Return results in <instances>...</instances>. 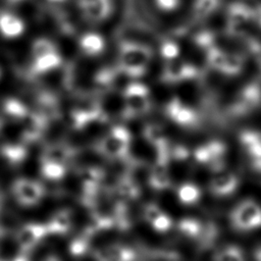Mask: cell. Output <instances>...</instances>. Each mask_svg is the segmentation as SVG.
Returning <instances> with one entry per match:
<instances>
[{
	"label": "cell",
	"mask_w": 261,
	"mask_h": 261,
	"mask_svg": "<svg viewBox=\"0 0 261 261\" xmlns=\"http://www.w3.org/2000/svg\"><path fill=\"white\" fill-rule=\"evenodd\" d=\"M47 231V227L44 225H24L17 233V243L21 249L28 250L35 246L45 236Z\"/></svg>",
	"instance_id": "cell-7"
},
{
	"label": "cell",
	"mask_w": 261,
	"mask_h": 261,
	"mask_svg": "<svg viewBox=\"0 0 261 261\" xmlns=\"http://www.w3.org/2000/svg\"><path fill=\"white\" fill-rule=\"evenodd\" d=\"M243 65H244V59L241 55L234 54V53H226L225 61H224L221 72L228 75H234L242 70Z\"/></svg>",
	"instance_id": "cell-16"
},
{
	"label": "cell",
	"mask_w": 261,
	"mask_h": 261,
	"mask_svg": "<svg viewBox=\"0 0 261 261\" xmlns=\"http://www.w3.org/2000/svg\"><path fill=\"white\" fill-rule=\"evenodd\" d=\"M228 31L236 36H241L244 33L245 27L254 16V10L242 3H232L228 7Z\"/></svg>",
	"instance_id": "cell-2"
},
{
	"label": "cell",
	"mask_w": 261,
	"mask_h": 261,
	"mask_svg": "<svg viewBox=\"0 0 261 261\" xmlns=\"http://www.w3.org/2000/svg\"><path fill=\"white\" fill-rule=\"evenodd\" d=\"M43 173H44L45 177H47V178L57 179V178H61L62 177V175L64 173V169L57 162L49 161V162H47L44 165Z\"/></svg>",
	"instance_id": "cell-20"
},
{
	"label": "cell",
	"mask_w": 261,
	"mask_h": 261,
	"mask_svg": "<svg viewBox=\"0 0 261 261\" xmlns=\"http://www.w3.org/2000/svg\"><path fill=\"white\" fill-rule=\"evenodd\" d=\"M134 253L127 248L119 245H112L98 250V261H132Z\"/></svg>",
	"instance_id": "cell-10"
},
{
	"label": "cell",
	"mask_w": 261,
	"mask_h": 261,
	"mask_svg": "<svg viewBox=\"0 0 261 261\" xmlns=\"http://www.w3.org/2000/svg\"><path fill=\"white\" fill-rule=\"evenodd\" d=\"M169 116L178 124L189 125L196 119V114L193 109L184 105L178 98H174L168 105Z\"/></svg>",
	"instance_id": "cell-8"
},
{
	"label": "cell",
	"mask_w": 261,
	"mask_h": 261,
	"mask_svg": "<svg viewBox=\"0 0 261 261\" xmlns=\"http://www.w3.org/2000/svg\"><path fill=\"white\" fill-rule=\"evenodd\" d=\"M241 143L251 156L252 160L261 157V136L258 133H243L241 136Z\"/></svg>",
	"instance_id": "cell-11"
},
{
	"label": "cell",
	"mask_w": 261,
	"mask_h": 261,
	"mask_svg": "<svg viewBox=\"0 0 261 261\" xmlns=\"http://www.w3.org/2000/svg\"><path fill=\"white\" fill-rule=\"evenodd\" d=\"M145 218L154 229L162 232L168 230L172 224L170 217L153 204H150L145 208Z\"/></svg>",
	"instance_id": "cell-9"
},
{
	"label": "cell",
	"mask_w": 261,
	"mask_h": 261,
	"mask_svg": "<svg viewBox=\"0 0 261 261\" xmlns=\"http://www.w3.org/2000/svg\"><path fill=\"white\" fill-rule=\"evenodd\" d=\"M70 223L71 219L69 213L66 211H60L52 217L49 225L46 227L48 231L55 233H63L69 229Z\"/></svg>",
	"instance_id": "cell-14"
},
{
	"label": "cell",
	"mask_w": 261,
	"mask_h": 261,
	"mask_svg": "<svg viewBox=\"0 0 261 261\" xmlns=\"http://www.w3.org/2000/svg\"><path fill=\"white\" fill-rule=\"evenodd\" d=\"M226 53L222 50L218 49L215 46L207 47V61L209 65L215 70L221 71L223 68V64L225 61Z\"/></svg>",
	"instance_id": "cell-17"
},
{
	"label": "cell",
	"mask_w": 261,
	"mask_h": 261,
	"mask_svg": "<svg viewBox=\"0 0 261 261\" xmlns=\"http://www.w3.org/2000/svg\"><path fill=\"white\" fill-rule=\"evenodd\" d=\"M178 228L185 236H188L191 238L200 237V234L202 232L201 223L198 220L192 219V218H187V219L180 220L179 224H178Z\"/></svg>",
	"instance_id": "cell-18"
},
{
	"label": "cell",
	"mask_w": 261,
	"mask_h": 261,
	"mask_svg": "<svg viewBox=\"0 0 261 261\" xmlns=\"http://www.w3.org/2000/svg\"><path fill=\"white\" fill-rule=\"evenodd\" d=\"M239 186L238 177L230 172H223L214 176L210 181V192L216 196H227L233 193Z\"/></svg>",
	"instance_id": "cell-6"
},
{
	"label": "cell",
	"mask_w": 261,
	"mask_h": 261,
	"mask_svg": "<svg viewBox=\"0 0 261 261\" xmlns=\"http://www.w3.org/2000/svg\"><path fill=\"white\" fill-rule=\"evenodd\" d=\"M172 155L177 160H184L188 156V151H187L186 148H184L181 146H178L174 149V151L172 152Z\"/></svg>",
	"instance_id": "cell-24"
},
{
	"label": "cell",
	"mask_w": 261,
	"mask_h": 261,
	"mask_svg": "<svg viewBox=\"0 0 261 261\" xmlns=\"http://www.w3.org/2000/svg\"><path fill=\"white\" fill-rule=\"evenodd\" d=\"M197 74V69L179 59H171L165 69V77L170 82H179L193 79Z\"/></svg>",
	"instance_id": "cell-5"
},
{
	"label": "cell",
	"mask_w": 261,
	"mask_h": 261,
	"mask_svg": "<svg viewBox=\"0 0 261 261\" xmlns=\"http://www.w3.org/2000/svg\"><path fill=\"white\" fill-rule=\"evenodd\" d=\"M219 4V0H195L194 13L198 19H204L214 12Z\"/></svg>",
	"instance_id": "cell-15"
},
{
	"label": "cell",
	"mask_w": 261,
	"mask_h": 261,
	"mask_svg": "<svg viewBox=\"0 0 261 261\" xmlns=\"http://www.w3.org/2000/svg\"><path fill=\"white\" fill-rule=\"evenodd\" d=\"M16 199L25 205L38 203L43 196V189L35 181L29 179H18L13 186Z\"/></svg>",
	"instance_id": "cell-3"
},
{
	"label": "cell",
	"mask_w": 261,
	"mask_h": 261,
	"mask_svg": "<svg viewBox=\"0 0 261 261\" xmlns=\"http://www.w3.org/2000/svg\"><path fill=\"white\" fill-rule=\"evenodd\" d=\"M231 219L241 229L256 228L261 225V207L254 201H244L233 210Z\"/></svg>",
	"instance_id": "cell-1"
},
{
	"label": "cell",
	"mask_w": 261,
	"mask_h": 261,
	"mask_svg": "<svg viewBox=\"0 0 261 261\" xmlns=\"http://www.w3.org/2000/svg\"><path fill=\"white\" fill-rule=\"evenodd\" d=\"M119 190H120V193L128 198H135L137 197V195L139 194V191H138V187L137 185H135L133 181L130 180H122L119 185Z\"/></svg>",
	"instance_id": "cell-21"
},
{
	"label": "cell",
	"mask_w": 261,
	"mask_h": 261,
	"mask_svg": "<svg viewBox=\"0 0 261 261\" xmlns=\"http://www.w3.org/2000/svg\"><path fill=\"white\" fill-rule=\"evenodd\" d=\"M150 185L156 190H164L169 187L170 179L166 171V163L158 162L154 167L150 177Z\"/></svg>",
	"instance_id": "cell-12"
},
{
	"label": "cell",
	"mask_w": 261,
	"mask_h": 261,
	"mask_svg": "<svg viewBox=\"0 0 261 261\" xmlns=\"http://www.w3.org/2000/svg\"><path fill=\"white\" fill-rule=\"evenodd\" d=\"M156 2L158 7L162 10L172 11L180 5L181 0H156Z\"/></svg>",
	"instance_id": "cell-23"
},
{
	"label": "cell",
	"mask_w": 261,
	"mask_h": 261,
	"mask_svg": "<svg viewBox=\"0 0 261 261\" xmlns=\"http://www.w3.org/2000/svg\"><path fill=\"white\" fill-rule=\"evenodd\" d=\"M215 261H244L243 252L234 246H229L215 255Z\"/></svg>",
	"instance_id": "cell-19"
},
{
	"label": "cell",
	"mask_w": 261,
	"mask_h": 261,
	"mask_svg": "<svg viewBox=\"0 0 261 261\" xmlns=\"http://www.w3.org/2000/svg\"><path fill=\"white\" fill-rule=\"evenodd\" d=\"M201 197L200 189L194 184H182L177 190V198L182 204L191 205L199 201Z\"/></svg>",
	"instance_id": "cell-13"
},
{
	"label": "cell",
	"mask_w": 261,
	"mask_h": 261,
	"mask_svg": "<svg viewBox=\"0 0 261 261\" xmlns=\"http://www.w3.org/2000/svg\"><path fill=\"white\" fill-rule=\"evenodd\" d=\"M179 54V47L177 44L173 43V42H167L163 45L162 47V55L171 60V59H174V58H177Z\"/></svg>",
	"instance_id": "cell-22"
},
{
	"label": "cell",
	"mask_w": 261,
	"mask_h": 261,
	"mask_svg": "<svg viewBox=\"0 0 261 261\" xmlns=\"http://www.w3.org/2000/svg\"><path fill=\"white\" fill-rule=\"evenodd\" d=\"M11 261H27V259L25 258H23V257H17V258H15V259H13V260H11Z\"/></svg>",
	"instance_id": "cell-26"
},
{
	"label": "cell",
	"mask_w": 261,
	"mask_h": 261,
	"mask_svg": "<svg viewBox=\"0 0 261 261\" xmlns=\"http://www.w3.org/2000/svg\"><path fill=\"white\" fill-rule=\"evenodd\" d=\"M253 19H255L260 25H261V7L257 8L256 10H254V16Z\"/></svg>",
	"instance_id": "cell-25"
},
{
	"label": "cell",
	"mask_w": 261,
	"mask_h": 261,
	"mask_svg": "<svg viewBox=\"0 0 261 261\" xmlns=\"http://www.w3.org/2000/svg\"><path fill=\"white\" fill-rule=\"evenodd\" d=\"M225 152V147L219 142H211L205 146L196 149L194 156L197 161L209 164L218 168L221 165V159Z\"/></svg>",
	"instance_id": "cell-4"
}]
</instances>
